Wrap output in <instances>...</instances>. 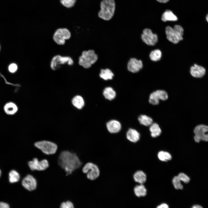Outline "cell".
I'll list each match as a JSON object with an SVG mask.
<instances>
[{"instance_id": "1", "label": "cell", "mask_w": 208, "mask_h": 208, "mask_svg": "<svg viewBox=\"0 0 208 208\" xmlns=\"http://www.w3.org/2000/svg\"><path fill=\"white\" fill-rule=\"evenodd\" d=\"M58 163L65 171L66 176L71 175L75 171L81 168L84 164L77 154L69 151H64L59 155Z\"/></svg>"}, {"instance_id": "2", "label": "cell", "mask_w": 208, "mask_h": 208, "mask_svg": "<svg viewBox=\"0 0 208 208\" xmlns=\"http://www.w3.org/2000/svg\"><path fill=\"white\" fill-rule=\"evenodd\" d=\"M101 10L98 16L101 18L108 21L113 16L115 10L116 4L114 0H103L100 3Z\"/></svg>"}, {"instance_id": "3", "label": "cell", "mask_w": 208, "mask_h": 208, "mask_svg": "<svg viewBox=\"0 0 208 208\" xmlns=\"http://www.w3.org/2000/svg\"><path fill=\"white\" fill-rule=\"evenodd\" d=\"M183 29L180 26L175 25L173 28L168 26L166 28L167 39L171 42L177 44L183 39Z\"/></svg>"}, {"instance_id": "4", "label": "cell", "mask_w": 208, "mask_h": 208, "mask_svg": "<svg viewBox=\"0 0 208 208\" xmlns=\"http://www.w3.org/2000/svg\"><path fill=\"white\" fill-rule=\"evenodd\" d=\"M98 56L93 50L84 51L79 58V64L83 68H88L97 61Z\"/></svg>"}, {"instance_id": "5", "label": "cell", "mask_w": 208, "mask_h": 208, "mask_svg": "<svg viewBox=\"0 0 208 208\" xmlns=\"http://www.w3.org/2000/svg\"><path fill=\"white\" fill-rule=\"evenodd\" d=\"M81 170L86 174L87 178L91 181L97 179L100 174V170L98 165L91 162L84 164L81 168Z\"/></svg>"}, {"instance_id": "6", "label": "cell", "mask_w": 208, "mask_h": 208, "mask_svg": "<svg viewBox=\"0 0 208 208\" xmlns=\"http://www.w3.org/2000/svg\"><path fill=\"white\" fill-rule=\"evenodd\" d=\"M34 146L47 155L55 154L57 149V145L55 143L48 140L38 141L34 143Z\"/></svg>"}, {"instance_id": "7", "label": "cell", "mask_w": 208, "mask_h": 208, "mask_svg": "<svg viewBox=\"0 0 208 208\" xmlns=\"http://www.w3.org/2000/svg\"><path fill=\"white\" fill-rule=\"evenodd\" d=\"M71 37V34L69 30L66 28H60L56 29L54 32L53 39L54 42L59 45L65 44L66 40Z\"/></svg>"}, {"instance_id": "8", "label": "cell", "mask_w": 208, "mask_h": 208, "mask_svg": "<svg viewBox=\"0 0 208 208\" xmlns=\"http://www.w3.org/2000/svg\"><path fill=\"white\" fill-rule=\"evenodd\" d=\"M73 63V60L70 56L57 55L52 58L50 66L52 70H56L60 68L61 65L67 64L69 66H72Z\"/></svg>"}, {"instance_id": "9", "label": "cell", "mask_w": 208, "mask_h": 208, "mask_svg": "<svg viewBox=\"0 0 208 208\" xmlns=\"http://www.w3.org/2000/svg\"><path fill=\"white\" fill-rule=\"evenodd\" d=\"M208 126L204 125H197L194 128V132L195 134L194 139L196 143H199L201 141L208 142Z\"/></svg>"}, {"instance_id": "10", "label": "cell", "mask_w": 208, "mask_h": 208, "mask_svg": "<svg viewBox=\"0 0 208 208\" xmlns=\"http://www.w3.org/2000/svg\"><path fill=\"white\" fill-rule=\"evenodd\" d=\"M28 165L31 171H42L49 168V164L47 159L39 161L37 158L35 157L28 162Z\"/></svg>"}, {"instance_id": "11", "label": "cell", "mask_w": 208, "mask_h": 208, "mask_svg": "<svg viewBox=\"0 0 208 208\" xmlns=\"http://www.w3.org/2000/svg\"><path fill=\"white\" fill-rule=\"evenodd\" d=\"M143 41L147 44L153 46L157 41V36L155 34H153L151 30L148 29H145L143 31L141 35Z\"/></svg>"}, {"instance_id": "12", "label": "cell", "mask_w": 208, "mask_h": 208, "mask_svg": "<svg viewBox=\"0 0 208 208\" xmlns=\"http://www.w3.org/2000/svg\"><path fill=\"white\" fill-rule=\"evenodd\" d=\"M22 184L28 190L32 191L36 189L37 182L35 178L32 175L28 174L22 180Z\"/></svg>"}, {"instance_id": "13", "label": "cell", "mask_w": 208, "mask_h": 208, "mask_svg": "<svg viewBox=\"0 0 208 208\" xmlns=\"http://www.w3.org/2000/svg\"><path fill=\"white\" fill-rule=\"evenodd\" d=\"M106 127L108 132L112 134H117L122 130L120 123L115 120H112L109 121L107 123Z\"/></svg>"}, {"instance_id": "14", "label": "cell", "mask_w": 208, "mask_h": 208, "mask_svg": "<svg viewBox=\"0 0 208 208\" xmlns=\"http://www.w3.org/2000/svg\"><path fill=\"white\" fill-rule=\"evenodd\" d=\"M142 61L138 60L135 58L130 59L127 64L128 70L133 73H136L138 72L142 68Z\"/></svg>"}, {"instance_id": "15", "label": "cell", "mask_w": 208, "mask_h": 208, "mask_svg": "<svg viewBox=\"0 0 208 208\" xmlns=\"http://www.w3.org/2000/svg\"><path fill=\"white\" fill-rule=\"evenodd\" d=\"M126 138L130 142L135 143L139 140L140 134L136 129L130 128L128 129L126 132Z\"/></svg>"}, {"instance_id": "16", "label": "cell", "mask_w": 208, "mask_h": 208, "mask_svg": "<svg viewBox=\"0 0 208 208\" xmlns=\"http://www.w3.org/2000/svg\"><path fill=\"white\" fill-rule=\"evenodd\" d=\"M205 72L206 70L205 68L196 64H194L190 68V74L195 78L202 77L205 75Z\"/></svg>"}, {"instance_id": "17", "label": "cell", "mask_w": 208, "mask_h": 208, "mask_svg": "<svg viewBox=\"0 0 208 208\" xmlns=\"http://www.w3.org/2000/svg\"><path fill=\"white\" fill-rule=\"evenodd\" d=\"M3 109L6 114L12 115L14 114L17 112L18 110V107L15 103L10 102L5 105Z\"/></svg>"}, {"instance_id": "18", "label": "cell", "mask_w": 208, "mask_h": 208, "mask_svg": "<svg viewBox=\"0 0 208 208\" xmlns=\"http://www.w3.org/2000/svg\"><path fill=\"white\" fill-rule=\"evenodd\" d=\"M134 181L140 184L144 183L146 180V176L142 171L138 170L134 172L133 175Z\"/></svg>"}, {"instance_id": "19", "label": "cell", "mask_w": 208, "mask_h": 208, "mask_svg": "<svg viewBox=\"0 0 208 208\" xmlns=\"http://www.w3.org/2000/svg\"><path fill=\"white\" fill-rule=\"evenodd\" d=\"M149 130L151 136L154 138L157 137L160 135L161 130L159 125L156 123H153L149 127Z\"/></svg>"}, {"instance_id": "20", "label": "cell", "mask_w": 208, "mask_h": 208, "mask_svg": "<svg viewBox=\"0 0 208 208\" xmlns=\"http://www.w3.org/2000/svg\"><path fill=\"white\" fill-rule=\"evenodd\" d=\"M103 94L106 99L109 100L113 99L116 96L115 91L113 88L110 87H106L104 89Z\"/></svg>"}, {"instance_id": "21", "label": "cell", "mask_w": 208, "mask_h": 208, "mask_svg": "<svg viewBox=\"0 0 208 208\" xmlns=\"http://www.w3.org/2000/svg\"><path fill=\"white\" fill-rule=\"evenodd\" d=\"M72 102L74 106L79 109H82L84 105V101L80 96L77 95L72 99Z\"/></svg>"}, {"instance_id": "22", "label": "cell", "mask_w": 208, "mask_h": 208, "mask_svg": "<svg viewBox=\"0 0 208 208\" xmlns=\"http://www.w3.org/2000/svg\"><path fill=\"white\" fill-rule=\"evenodd\" d=\"M177 16L172 11L169 10L166 11L162 14L161 20L164 22L167 21H175L177 20Z\"/></svg>"}, {"instance_id": "23", "label": "cell", "mask_w": 208, "mask_h": 208, "mask_svg": "<svg viewBox=\"0 0 208 208\" xmlns=\"http://www.w3.org/2000/svg\"><path fill=\"white\" fill-rule=\"evenodd\" d=\"M134 192L138 197L144 196L146 194V189L143 184L136 185L134 188Z\"/></svg>"}, {"instance_id": "24", "label": "cell", "mask_w": 208, "mask_h": 208, "mask_svg": "<svg viewBox=\"0 0 208 208\" xmlns=\"http://www.w3.org/2000/svg\"><path fill=\"white\" fill-rule=\"evenodd\" d=\"M138 119L140 123L145 126H150L153 123V119L150 117L145 115H140Z\"/></svg>"}, {"instance_id": "25", "label": "cell", "mask_w": 208, "mask_h": 208, "mask_svg": "<svg viewBox=\"0 0 208 208\" xmlns=\"http://www.w3.org/2000/svg\"><path fill=\"white\" fill-rule=\"evenodd\" d=\"M99 76L101 78L105 80H107L112 79L114 75L111 70L109 69L106 68L101 70Z\"/></svg>"}, {"instance_id": "26", "label": "cell", "mask_w": 208, "mask_h": 208, "mask_svg": "<svg viewBox=\"0 0 208 208\" xmlns=\"http://www.w3.org/2000/svg\"><path fill=\"white\" fill-rule=\"evenodd\" d=\"M157 156L160 160L163 161L170 160L172 158L171 155L169 153L164 151L159 152L157 154Z\"/></svg>"}, {"instance_id": "27", "label": "cell", "mask_w": 208, "mask_h": 208, "mask_svg": "<svg viewBox=\"0 0 208 208\" xmlns=\"http://www.w3.org/2000/svg\"><path fill=\"white\" fill-rule=\"evenodd\" d=\"M20 179L19 173L14 170H12L9 173V181L10 183H13L18 182Z\"/></svg>"}, {"instance_id": "28", "label": "cell", "mask_w": 208, "mask_h": 208, "mask_svg": "<svg viewBox=\"0 0 208 208\" xmlns=\"http://www.w3.org/2000/svg\"><path fill=\"white\" fill-rule=\"evenodd\" d=\"M151 59L154 61H157L160 60L161 56V52L159 49L152 51L149 55Z\"/></svg>"}, {"instance_id": "29", "label": "cell", "mask_w": 208, "mask_h": 208, "mask_svg": "<svg viewBox=\"0 0 208 208\" xmlns=\"http://www.w3.org/2000/svg\"><path fill=\"white\" fill-rule=\"evenodd\" d=\"M159 100L155 91L150 94L149 99L150 103L153 105H157L159 103Z\"/></svg>"}, {"instance_id": "30", "label": "cell", "mask_w": 208, "mask_h": 208, "mask_svg": "<svg viewBox=\"0 0 208 208\" xmlns=\"http://www.w3.org/2000/svg\"><path fill=\"white\" fill-rule=\"evenodd\" d=\"M172 183L174 187L176 189H182L183 188V187L181 183V181L177 176L173 178Z\"/></svg>"}, {"instance_id": "31", "label": "cell", "mask_w": 208, "mask_h": 208, "mask_svg": "<svg viewBox=\"0 0 208 208\" xmlns=\"http://www.w3.org/2000/svg\"><path fill=\"white\" fill-rule=\"evenodd\" d=\"M155 92L159 100L165 101L168 99V94L165 90H157Z\"/></svg>"}, {"instance_id": "32", "label": "cell", "mask_w": 208, "mask_h": 208, "mask_svg": "<svg viewBox=\"0 0 208 208\" xmlns=\"http://www.w3.org/2000/svg\"><path fill=\"white\" fill-rule=\"evenodd\" d=\"M76 0H60L61 4L67 8L73 6L75 3Z\"/></svg>"}, {"instance_id": "33", "label": "cell", "mask_w": 208, "mask_h": 208, "mask_svg": "<svg viewBox=\"0 0 208 208\" xmlns=\"http://www.w3.org/2000/svg\"><path fill=\"white\" fill-rule=\"evenodd\" d=\"M177 176L181 181H183L185 183H188L190 180V177L183 173H180Z\"/></svg>"}, {"instance_id": "34", "label": "cell", "mask_w": 208, "mask_h": 208, "mask_svg": "<svg viewBox=\"0 0 208 208\" xmlns=\"http://www.w3.org/2000/svg\"><path fill=\"white\" fill-rule=\"evenodd\" d=\"M60 208H74L73 204L70 201H67L62 203Z\"/></svg>"}, {"instance_id": "35", "label": "cell", "mask_w": 208, "mask_h": 208, "mask_svg": "<svg viewBox=\"0 0 208 208\" xmlns=\"http://www.w3.org/2000/svg\"><path fill=\"white\" fill-rule=\"evenodd\" d=\"M18 69V66L17 64L14 63H12L10 64L8 67V70L10 72L14 73L16 72Z\"/></svg>"}, {"instance_id": "36", "label": "cell", "mask_w": 208, "mask_h": 208, "mask_svg": "<svg viewBox=\"0 0 208 208\" xmlns=\"http://www.w3.org/2000/svg\"><path fill=\"white\" fill-rule=\"evenodd\" d=\"M0 208H10L9 205L7 203L0 202Z\"/></svg>"}, {"instance_id": "37", "label": "cell", "mask_w": 208, "mask_h": 208, "mask_svg": "<svg viewBox=\"0 0 208 208\" xmlns=\"http://www.w3.org/2000/svg\"><path fill=\"white\" fill-rule=\"evenodd\" d=\"M156 208H169V207L167 204L163 203L157 206Z\"/></svg>"}, {"instance_id": "38", "label": "cell", "mask_w": 208, "mask_h": 208, "mask_svg": "<svg viewBox=\"0 0 208 208\" xmlns=\"http://www.w3.org/2000/svg\"><path fill=\"white\" fill-rule=\"evenodd\" d=\"M191 208H203L201 206L198 205H195L192 206Z\"/></svg>"}, {"instance_id": "39", "label": "cell", "mask_w": 208, "mask_h": 208, "mask_svg": "<svg viewBox=\"0 0 208 208\" xmlns=\"http://www.w3.org/2000/svg\"><path fill=\"white\" fill-rule=\"evenodd\" d=\"M158 1L161 3H166L168 2L169 0H156Z\"/></svg>"}, {"instance_id": "40", "label": "cell", "mask_w": 208, "mask_h": 208, "mask_svg": "<svg viewBox=\"0 0 208 208\" xmlns=\"http://www.w3.org/2000/svg\"><path fill=\"white\" fill-rule=\"evenodd\" d=\"M206 19L207 22H208V14L206 16Z\"/></svg>"}, {"instance_id": "41", "label": "cell", "mask_w": 208, "mask_h": 208, "mask_svg": "<svg viewBox=\"0 0 208 208\" xmlns=\"http://www.w3.org/2000/svg\"><path fill=\"white\" fill-rule=\"evenodd\" d=\"M1 170H0V176H1Z\"/></svg>"}]
</instances>
